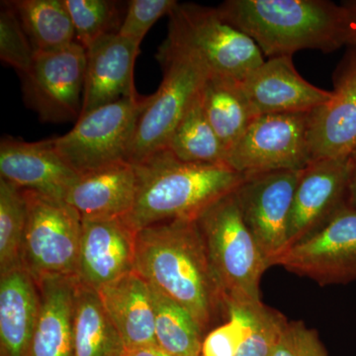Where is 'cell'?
Returning a JSON list of instances; mask_svg holds the SVG:
<instances>
[{
  "mask_svg": "<svg viewBox=\"0 0 356 356\" xmlns=\"http://www.w3.org/2000/svg\"><path fill=\"white\" fill-rule=\"evenodd\" d=\"M135 273L186 309L201 331L226 311L195 220L159 222L137 234Z\"/></svg>",
  "mask_w": 356,
  "mask_h": 356,
  "instance_id": "cell-1",
  "label": "cell"
},
{
  "mask_svg": "<svg viewBox=\"0 0 356 356\" xmlns=\"http://www.w3.org/2000/svg\"><path fill=\"white\" fill-rule=\"evenodd\" d=\"M222 18L248 35L267 58L302 50L332 53L348 44L346 8L327 0H227Z\"/></svg>",
  "mask_w": 356,
  "mask_h": 356,
  "instance_id": "cell-2",
  "label": "cell"
},
{
  "mask_svg": "<svg viewBox=\"0 0 356 356\" xmlns=\"http://www.w3.org/2000/svg\"><path fill=\"white\" fill-rule=\"evenodd\" d=\"M135 165L137 197L124 221L136 232L159 222L196 220L208 206L245 179L227 165H198L165 149Z\"/></svg>",
  "mask_w": 356,
  "mask_h": 356,
  "instance_id": "cell-3",
  "label": "cell"
},
{
  "mask_svg": "<svg viewBox=\"0 0 356 356\" xmlns=\"http://www.w3.org/2000/svg\"><path fill=\"white\" fill-rule=\"evenodd\" d=\"M225 304L261 302V280L268 262L248 228L236 191L196 218Z\"/></svg>",
  "mask_w": 356,
  "mask_h": 356,
  "instance_id": "cell-4",
  "label": "cell"
},
{
  "mask_svg": "<svg viewBox=\"0 0 356 356\" xmlns=\"http://www.w3.org/2000/svg\"><path fill=\"white\" fill-rule=\"evenodd\" d=\"M163 44L193 58L209 74L240 81L266 60L257 44L227 22L217 8L196 3L175 6Z\"/></svg>",
  "mask_w": 356,
  "mask_h": 356,
  "instance_id": "cell-5",
  "label": "cell"
},
{
  "mask_svg": "<svg viewBox=\"0 0 356 356\" xmlns=\"http://www.w3.org/2000/svg\"><path fill=\"white\" fill-rule=\"evenodd\" d=\"M153 96L123 98L81 114L69 133L54 138V146L79 175L128 161L138 122Z\"/></svg>",
  "mask_w": 356,
  "mask_h": 356,
  "instance_id": "cell-6",
  "label": "cell"
},
{
  "mask_svg": "<svg viewBox=\"0 0 356 356\" xmlns=\"http://www.w3.org/2000/svg\"><path fill=\"white\" fill-rule=\"evenodd\" d=\"M27 204L23 268L35 283L44 278H77L83 221L65 200L22 191Z\"/></svg>",
  "mask_w": 356,
  "mask_h": 356,
  "instance_id": "cell-7",
  "label": "cell"
},
{
  "mask_svg": "<svg viewBox=\"0 0 356 356\" xmlns=\"http://www.w3.org/2000/svg\"><path fill=\"white\" fill-rule=\"evenodd\" d=\"M156 58L163 79L138 122L128 154L131 163H140L168 147L178 123L209 76L193 58L163 44Z\"/></svg>",
  "mask_w": 356,
  "mask_h": 356,
  "instance_id": "cell-8",
  "label": "cell"
},
{
  "mask_svg": "<svg viewBox=\"0 0 356 356\" xmlns=\"http://www.w3.org/2000/svg\"><path fill=\"white\" fill-rule=\"evenodd\" d=\"M309 122L310 113L255 117L227 154L226 165L247 177L304 170L312 161Z\"/></svg>",
  "mask_w": 356,
  "mask_h": 356,
  "instance_id": "cell-9",
  "label": "cell"
},
{
  "mask_svg": "<svg viewBox=\"0 0 356 356\" xmlns=\"http://www.w3.org/2000/svg\"><path fill=\"white\" fill-rule=\"evenodd\" d=\"M86 50L72 43L56 51H36L21 76L24 100L46 123L77 120L83 108Z\"/></svg>",
  "mask_w": 356,
  "mask_h": 356,
  "instance_id": "cell-10",
  "label": "cell"
},
{
  "mask_svg": "<svg viewBox=\"0 0 356 356\" xmlns=\"http://www.w3.org/2000/svg\"><path fill=\"white\" fill-rule=\"evenodd\" d=\"M274 266L320 285L356 281V208L346 204L313 235L288 248Z\"/></svg>",
  "mask_w": 356,
  "mask_h": 356,
  "instance_id": "cell-11",
  "label": "cell"
},
{
  "mask_svg": "<svg viewBox=\"0 0 356 356\" xmlns=\"http://www.w3.org/2000/svg\"><path fill=\"white\" fill-rule=\"evenodd\" d=\"M302 170L252 175L236 189L243 220L269 267L274 266L289 248L293 198Z\"/></svg>",
  "mask_w": 356,
  "mask_h": 356,
  "instance_id": "cell-12",
  "label": "cell"
},
{
  "mask_svg": "<svg viewBox=\"0 0 356 356\" xmlns=\"http://www.w3.org/2000/svg\"><path fill=\"white\" fill-rule=\"evenodd\" d=\"M350 172V156L314 159L302 170L293 198L289 248L313 235L348 204Z\"/></svg>",
  "mask_w": 356,
  "mask_h": 356,
  "instance_id": "cell-13",
  "label": "cell"
},
{
  "mask_svg": "<svg viewBox=\"0 0 356 356\" xmlns=\"http://www.w3.org/2000/svg\"><path fill=\"white\" fill-rule=\"evenodd\" d=\"M0 175L21 191L65 200L79 175L62 159L53 139L26 142L6 136L0 142Z\"/></svg>",
  "mask_w": 356,
  "mask_h": 356,
  "instance_id": "cell-14",
  "label": "cell"
},
{
  "mask_svg": "<svg viewBox=\"0 0 356 356\" xmlns=\"http://www.w3.org/2000/svg\"><path fill=\"white\" fill-rule=\"evenodd\" d=\"M332 96L310 113L312 161L346 158L356 151V48H351L334 74Z\"/></svg>",
  "mask_w": 356,
  "mask_h": 356,
  "instance_id": "cell-15",
  "label": "cell"
},
{
  "mask_svg": "<svg viewBox=\"0 0 356 356\" xmlns=\"http://www.w3.org/2000/svg\"><path fill=\"white\" fill-rule=\"evenodd\" d=\"M255 116L280 113H311L323 106L332 91L318 88L300 76L292 57L264 60L242 81Z\"/></svg>",
  "mask_w": 356,
  "mask_h": 356,
  "instance_id": "cell-16",
  "label": "cell"
},
{
  "mask_svg": "<svg viewBox=\"0 0 356 356\" xmlns=\"http://www.w3.org/2000/svg\"><path fill=\"white\" fill-rule=\"evenodd\" d=\"M137 234L123 219L83 221L77 281L97 291L134 273Z\"/></svg>",
  "mask_w": 356,
  "mask_h": 356,
  "instance_id": "cell-17",
  "label": "cell"
},
{
  "mask_svg": "<svg viewBox=\"0 0 356 356\" xmlns=\"http://www.w3.org/2000/svg\"><path fill=\"white\" fill-rule=\"evenodd\" d=\"M140 44L117 34L102 37L86 50L81 114L140 95L134 83Z\"/></svg>",
  "mask_w": 356,
  "mask_h": 356,
  "instance_id": "cell-18",
  "label": "cell"
},
{
  "mask_svg": "<svg viewBox=\"0 0 356 356\" xmlns=\"http://www.w3.org/2000/svg\"><path fill=\"white\" fill-rule=\"evenodd\" d=\"M137 191L135 165L122 161L79 175L65 201L81 221L123 219L132 210Z\"/></svg>",
  "mask_w": 356,
  "mask_h": 356,
  "instance_id": "cell-19",
  "label": "cell"
},
{
  "mask_svg": "<svg viewBox=\"0 0 356 356\" xmlns=\"http://www.w3.org/2000/svg\"><path fill=\"white\" fill-rule=\"evenodd\" d=\"M97 293L126 350L158 346L152 290L144 278L134 271Z\"/></svg>",
  "mask_w": 356,
  "mask_h": 356,
  "instance_id": "cell-20",
  "label": "cell"
},
{
  "mask_svg": "<svg viewBox=\"0 0 356 356\" xmlns=\"http://www.w3.org/2000/svg\"><path fill=\"white\" fill-rule=\"evenodd\" d=\"M76 283L74 277L37 283L40 310L29 356H74Z\"/></svg>",
  "mask_w": 356,
  "mask_h": 356,
  "instance_id": "cell-21",
  "label": "cell"
},
{
  "mask_svg": "<svg viewBox=\"0 0 356 356\" xmlns=\"http://www.w3.org/2000/svg\"><path fill=\"white\" fill-rule=\"evenodd\" d=\"M38 286L24 268L0 275V356H29L38 321Z\"/></svg>",
  "mask_w": 356,
  "mask_h": 356,
  "instance_id": "cell-22",
  "label": "cell"
},
{
  "mask_svg": "<svg viewBox=\"0 0 356 356\" xmlns=\"http://www.w3.org/2000/svg\"><path fill=\"white\" fill-rule=\"evenodd\" d=\"M200 95L206 116L228 154L257 117L242 81L209 74Z\"/></svg>",
  "mask_w": 356,
  "mask_h": 356,
  "instance_id": "cell-23",
  "label": "cell"
},
{
  "mask_svg": "<svg viewBox=\"0 0 356 356\" xmlns=\"http://www.w3.org/2000/svg\"><path fill=\"white\" fill-rule=\"evenodd\" d=\"M125 346L96 290L77 281L74 356H124Z\"/></svg>",
  "mask_w": 356,
  "mask_h": 356,
  "instance_id": "cell-24",
  "label": "cell"
},
{
  "mask_svg": "<svg viewBox=\"0 0 356 356\" xmlns=\"http://www.w3.org/2000/svg\"><path fill=\"white\" fill-rule=\"evenodd\" d=\"M35 53L65 48L76 42L74 27L64 0H10Z\"/></svg>",
  "mask_w": 356,
  "mask_h": 356,
  "instance_id": "cell-25",
  "label": "cell"
},
{
  "mask_svg": "<svg viewBox=\"0 0 356 356\" xmlns=\"http://www.w3.org/2000/svg\"><path fill=\"white\" fill-rule=\"evenodd\" d=\"M200 92L178 123L166 149L186 163L226 165V149L206 116Z\"/></svg>",
  "mask_w": 356,
  "mask_h": 356,
  "instance_id": "cell-26",
  "label": "cell"
},
{
  "mask_svg": "<svg viewBox=\"0 0 356 356\" xmlns=\"http://www.w3.org/2000/svg\"><path fill=\"white\" fill-rule=\"evenodd\" d=\"M151 287L156 344L172 356H201L203 332L186 309Z\"/></svg>",
  "mask_w": 356,
  "mask_h": 356,
  "instance_id": "cell-27",
  "label": "cell"
},
{
  "mask_svg": "<svg viewBox=\"0 0 356 356\" xmlns=\"http://www.w3.org/2000/svg\"><path fill=\"white\" fill-rule=\"evenodd\" d=\"M26 226L27 204L24 193L0 178V275L23 268Z\"/></svg>",
  "mask_w": 356,
  "mask_h": 356,
  "instance_id": "cell-28",
  "label": "cell"
},
{
  "mask_svg": "<svg viewBox=\"0 0 356 356\" xmlns=\"http://www.w3.org/2000/svg\"><path fill=\"white\" fill-rule=\"evenodd\" d=\"M64 1L74 24L76 43L86 50L102 37L117 34L127 9V4L114 0Z\"/></svg>",
  "mask_w": 356,
  "mask_h": 356,
  "instance_id": "cell-29",
  "label": "cell"
},
{
  "mask_svg": "<svg viewBox=\"0 0 356 356\" xmlns=\"http://www.w3.org/2000/svg\"><path fill=\"white\" fill-rule=\"evenodd\" d=\"M261 302L227 305L228 320L204 337L201 356H236L250 331L255 306Z\"/></svg>",
  "mask_w": 356,
  "mask_h": 356,
  "instance_id": "cell-30",
  "label": "cell"
},
{
  "mask_svg": "<svg viewBox=\"0 0 356 356\" xmlns=\"http://www.w3.org/2000/svg\"><path fill=\"white\" fill-rule=\"evenodd\" d=\"M35 50L13 9L2 1L0 13V60L20 76L31 67Z\"/></svg>",
  "mask_w": 356,
  "mask_h": 356,
  "instance_id": "cell-31",
  "label": "cell"
},
{
  "mask_svg": "<svg viewBox=\"0 0 356 356\" xmlns=\"http://www.w3.org/2000/svg\"><path fill=\"white\" fill-rule=\"evenodd\" d=\"M289 321L262 302L254 308V320L236 356H273Z\"/></svg>",
  "mask_w": 356,
  "mask_h": 356,
  "instance_id": "cell-32",
  "label": "cell"
},
{
  "mask_svg": "<svg viewBox=\"0 0 356 356\" xmlns=\"http://www.w3.org/2000/svg\"><path fill=\"white\" fill-rule=\"evenodd\" d=\"M177 0H131L118 34L140 44L147 33L163 16L172 13Z\"/></svg>",
  "mask_w": 356,
  "mask_h": 356,
  "instance_id": "cell-33",
  "label": "cell"
},
{
  "mask_svg": "<svg viewBox=\"0 0 356 356\" xmlns=\"http://www.w3.org/2000/svg\"><path fill=\"white\" fill-rule=\"evenodd\" d=\"M273 356H329L315 330L301 321L288 322Z\"/></svg>",
  "mask_w": 356,
  "mask_h": 356,
  "instance_id": "cell-34",
  "label": "cell"
},
{
  "mask_svg": "<svg viewBox=\"0 0 356 356\" xmlns=\"http://www.w3.org/2000/svg\"><path fill=\"white\" fill-rule=\"evenodd\" d=\"M348 17V44L350 48H356V0L343 2Z\"/></svg>",
  "mask_w": 356,
  "mask_h": 356,
  "instance_id": "cell-35",
  "label": "cell"
},
{
  "mask_svg": "<svg viewBox=\"0 0 356 356\" xmlns=\"http://www.w3.org/2000/svg\"><path fill=\"white\" fill-rule=\"evenodd\" d=\"M350 172L348 180V204L356 208V151L350 156Z\"/></svg>",
  "mask_w": 356,
  "mask_h": 356,
  "instance_id": "cell-36",
  "label": "cell"
},
{
  "mask_svg": "<svg viewBox=\"0 0 356 356\" xmlns=\"http://www.w3.org/2000/svg\"><path fill=\"white\" fill-rule=\"evenodd\" d=\"M124 356H172L161 350L159 346H143V348L126 350Z\"/></svg>",
  "mask_w": 356,
  "mask_h": 356,
  "instance_id": "cell-37",
  "label": "cell"
}]
</instances>
